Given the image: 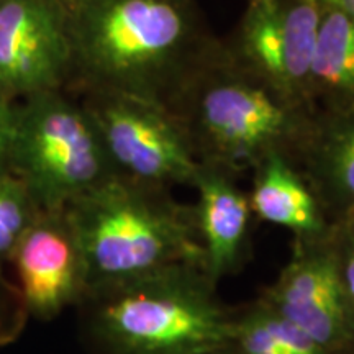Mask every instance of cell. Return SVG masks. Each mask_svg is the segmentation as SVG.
<instances>
[{"label":"cell","mask_w":354,"mask_h":354,"mask_svg":"<svg viewBox=\"0 0 354 354\" xmlns=\"http://www.w3.org/2000/svg\"><path fill=\"white\" fill-rule=\"evenodd\" d=\"M320 2L331 3V6L342 8L343 12H346L349 17L354 19V0H320Z\"/></svg>","instance_id":"d6986e66"},{"label":"cell","mask_w":354,"mask_h":354,"mask_svg":"<svg viewBox=\"0 0 354 354\" xmlns=\"http://www.w3.org/2000/svg\"><path fill=\"white\" fill-rule=\"evenodd\" d=\"M238 176L216 166L201 165L192 189L198 236L203 248V271L214 284L240 268L250 233V197L238 185Z\"/></svg>","instance_id":"7c38bea8"},{"label":"cell","mask_w":354,"mask_h":354,"mask_svg":"<svg viewBox=\"0 0 354 354\" xmlns=\"http://www.w3.org/2000/svg\"><path fill=\"white\" fill-rule=\"evenodd\" d=\"M315 48L308 81L313 112L354 105V19L320 2Z\"/></svg>","instance_id":"5bb4252c"},{"label":"cell","mask_w":354,"mask_h":354,"mask_svg":"<svg viewBox=\"0 0 354 354\" xmlns=\"http://www.w3.org/2000/svg\"><path fill=\"white\" fill-rule=\"evenodd\" d=\"M37 214L25 185L12 172H0V264L12 258L17 243Z\"/></svg>","instance_id":"9a60e30c"},{"label":"cell","mask_w":354,"mask_h":354,"mask_svg":"<svg viewBox=\"0 0 354 354\" xmlns=\"http://www.w3.org/2000/svg\"><path fill=\"white\" fill-rule=\"evenodd\" d=\"M209 354H243L241 351H238L236 348L233 346H227V348H221V349H216V351H212V353H209Z\"/></svg>","instance_id":"ffe728a7"},{"label":"cell","mask_w":354,"mask_h":354,"mask_svg":"<svg viewBox=\"0 0 354 354\" xmlns=\"http://www.w3.org/2000/svg\"><path fill=\"white\" fill-rule=\"evenodd\" d=\"M335 227L338 228V232L342 233L348 241L354 243V215H351L349 218L342 221V223L335 225Z\"/></svg>","instance_id":"ac0fdd59"},{"label":"cell","mask_w":354,"mask_h":354,"mask_svg":"<svg viewBox=\"0 0 354 354\" xmlns=\"http://www.w3.org/2000/svg\"><path fill=\"white\" fill-rule=\"evenodd\" d=\"M169 112L201 165L238 177L266 154L289 156L313 113L295 107L243 66L225 38L179 92Z\"/></svg>","instance_id":"277c9868"},{"label":"cell","mask_w":354,"mask_h":354,"mask_svg":"<svg viewBox=\"0 0 354 354\" xmlns=\"http://www.w3.org/2000/svg\"><path fill=\"white\" fill-rule=\"evenodd\" d=\"M20 290L37 318L59 315L86 294V274L66 212H38L12 253Z\"/></svg>","instance_id":"30bf717a"},{"label":"cell","mask_w":354,"mask_h":354,"mask_svg":"<svg viewBox=\"0 0 354 354\" xmlns=\"http://www.w3.org/2000/svg\"><path fill=\"white\" fill-rule=\"evenodd\" d=\"M61 2L64 3V7H66V8H69L71 6H73V2H74V0H61Z\"/></svg>","instance_id":"44dd1931"},{"label":"cell","mask_w":354,"mask_h":354,"mask_svg":"<svg viewBox=\"0 0 354 354\" xmlns=\"http://www.w3.org/2000/svg\"><path fill=\"white\" fill-rule=\"evenodd\" d=\"M320 6L317 0H248L232 55L295 107L313 112L308 81Z\"/></svg>","instance_id":"ba28073f"},{"label":"cell","mask_w":354,"mask_h":354,"mask_svg":"<svg viewBox=\"0 0 354 354\" xmlns=\"http://www.w3.org/2000/svg\"><path fill=\"white\" fill-rule=\"evenodd\" d=\"M19 102L0 94V172H10V156L17 131Z\"/></svg>","instance_id":"2e32d148"},{"label":"cell","mask_w":354,"mask_h":354,"mask_svg":"<svg viewBox=\"0 0 354 354\" xmlns=\"http://www.w3.org/2000/svg\"><path fill=\"white\" fill-rule=\"evenodd\" d=\"M251 171L253 189L248 197L259 220L289 230L295 240H315L333 232L335 225L286 153L266 154Z\"/></svg>","instance_id":"4fadbf2b"},{"label":"cell","mask_w":354,"mask_h":354,"mask_svg":"<svg viewBox=\"0 0 354 354\" xmlns=\"http://www.w3.org/2000/svg\"><path fill=\"white\" fill-rule=\"evenodd\" d=\"M69 12L61 0H0V94L12 100L68 91Z\"/></svg>","instance_id":"9c48e42d"},{"label":"cell","mask_w":354,"mask_h":354,"mask_svg":"<svg viewBox=\"0 0 354 354\" xmlns=\"http://www.w3.org/2000/svg\"><path fill=\"white\" fill-rule=\"evenodd\" d=\"M81 254L86 292L192 264L203 268L194 205L172 190L113 176L64 210Z\"/></svg>","instance_id":"7a4b0ae2"},{"label":"cell","mask_w":354,"mask_h":354,"mask_svg":"<svg viewBox=\"0 0 354 354\" xmlns=\"http://www.w3.org/2000/svg\"><path fill=\"white\" fill-rule=\"evenodd\" d=\"M68 91L115 92L167 110L221 38L196 0H74Z\"/></svg>","instance_id":"6da1fadb"},{"label":"cell","mask_w":354,"mask_h":354,"mask_svg":"<svg viewBox=\"0 0 354 354\" xmlns=\"http://www.w3.org/2000/svg\"><path fill=\"white\" fill-rule=\"evenodd\" d=\"M10 172L38 212L57 214L117 176L82 102L51 91L19 102Z\"/></svg>","instance_id":"5b68a950"},{"label":"cell","mask_w":354,"mask_h":354,"mask_svg":"<svg viewBox=\"0 0 354 354\" xmlns=\"http://www.w3.org/2000/svg\"><path fill=\"white\" fill-rule=\"evenodd\" d=\"M289 158L331 225L354 215V105L310 115Z\"/></svg>","instance_id":"8fae6325"},{"label":"cell","mask_w":354,"mask_h":354,"mask_svg":"<svg viewBox=\"0 0 354 354\" xmlns=\"http://www.w3.org/2000/svg\"><path fill=\"white\" fill-rule=\"evenodd\" d=\"M336 236H338L339 243V253H342V268H343V277L346 289L349 292V297L354 305V243L348 241L342 233L336 228Z\"/></svg>","instance_id":"e0dca14e"},{"label":"cell","mask_w":354,"mask_h":354,"mask_svg":"<svg viewBox=\"0 0 354 354\" xmlns=\"http://www.w3.org/2000/svg\"><path fill=\"white\" fill-rule=\"evenodd\" d=\"M95 123L117 176L151 187H192L201 162L169 110L115 92L74 94Z\"/></svg>","instance_id":"8992f818"},{"label":"cell","mask_w":354,"mask_h":354,"mask_svg":"<svg viewBox=\"0 0 354 354\" xmlns=\"http://www.w3.org/2000/svg\"><path fill=\"white\" fill-rule=\"evenodd\" d=\"M330 354L354 348V305L344 284L336 227L326 236L295 240L294 254L261 299Z\"/></svg>","instance_id":"52a82bcc"},{"label":"cell","mask_w":354,"mask_h":354,"mask_svg":"<svg viewBox=\"0 0 354 354\" xmlns=\"http://www.w3.org/2000/svg\"><path fill=\"white\" fill-rule=\"evenodd\" d=\"M88 330L104 354H209L232 346L236 313L202 266L183 264L87 290Z\"/></svg>","instance_id":"3957f363"}]
</instances>
